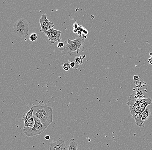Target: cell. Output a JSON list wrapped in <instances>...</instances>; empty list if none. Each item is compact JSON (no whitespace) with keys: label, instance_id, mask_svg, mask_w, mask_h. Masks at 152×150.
Returning a JSON list of instances; mask_svg holds the SVG:
<instances>
[{"label":"cell","instance_id":"cell-7","mask_svg":"<svg viewBox=\"0 0 152 150\" xmlns=\"http://www.w3.org/2000/svg\"><path fill=\"white\" fill-rule=\"evenodd\" d=\"M39 23L41 27L40 32L43 33L45 31H48L50 29H53L55 26L53 23L47 19L46 15H42L40 18Z\"/></svg>","mask_w":152,"mask_h":150},{"label":"cell","instance_id":"cell-5","mask_svg":"<svg viewBox=\"0 0 152 150\" xmlns=\"http://www.w3.org/2000/svg\"><path fill=\"white\" fill-rule=\"evenodd\" d=\"M28 22L24 19H20L16 22L14 25V31L19 37L22 39L27 37L28 34Z\"/></svg>","mask_w":152,"mask_h":150},{"label":"cell","instance_id":"cell-6","mask_svg":"<svg viewBox=\"0 0 152 150\" xmlns=\"http://www.w3.org/2000/svg\"><path fill=\"white\" fill-rule=\"evenodd\" d=\"M43 33L47 36L51 43H54L55 42H61V31L51 29L48 31H45Z\"/></svg>","mask_w":152,"mask_h":150},{"label":"cell","instance_id":"cell-4","mask_svg":"<svg viewBox=\"0 0 152 150\" xmlns=\"http://www.w3.org/2000/svg\"><path fill=\"white\" fill-rule=\"evenodd\" d=\"M33 118L35 121V124L33 128L25 126L23 127L24 133L26 135L29 137L40 135L47 129L38 119L35 116H33Z\"/></svg>","mask_w":152,"mask_h":150},{"label":"cell","instance_id":"cell-22","mask_svg":"<svg viewBox=\"0 0 152 150\" xmlns=\"http://www.w3.org/2000/svg\"><path fill=\"white\" fill-rule=\"evenodd\" d=\"M79 25L77 23H74V25H73V28H74L73 31H74V30H75L77 28H78L79 27Z\"/></svg>","mask_w":152,"mask_h":150},{"label":"cell","instance_id":"cell-14","mask_svg":"<svg viewBox=\"0 0 152 150\" xmlns=\"http://www.w3.org/2000/svg\"><path fill=\"white\" fill-rule=\"evenodd\" d=\"M24 122L25 127H30L33 128L35 124L34 119H23Z\"/></svg>","mask_w":152,"mask_h":150},{"label":"cell","instance_id":"cell-20","mask_svg":"<svg viewBox=\"0 0 152 150\" xmlns=\"http://www.w3.org/2000/svg\"><path fill=\"white\" fill-rule=\"evenodd\" d=\"M70 65H71V68H75V69H77L79 67V65L78 64H76L75 62L74 61H71V63L70 64Z\"/></svg>","mask_w":152,"mask_h":150},{"label":"cell","instance_id":"cell-19","mask_svg":"<svg viewBox=\"0 0 152 150\" xmlns=\"http://www.w3.org/2000/svg\"><path fill=\"white\" fill-rule=\"evenodd\" d=\"M133 81H134L136 85L137 86L138 84L140 82V80L139 77L138 76L136 75L134 76V78H133Z\"/></svg>","mask_w":152,"mask_h":150},{"label":"cell","instance_id":"cell-17","mask_svg":"<svg viewBox=\"0 0 152 150\" xmlns=\"http://www.w3.org/2000/svg\"><path fill=\"white\" fill-rule=\"evenodd\" d=\"M37 40V35L36 34H32L29 37V40L31 41H35Z\"/></svg>","mask_w":152,"mask_h":150},{"label":"cell","instance_id":"cell-9","mask_svg":"<svg viewBox=\"0 0 152 150\" xmlns=\"http://www.w3.org/2000/svg\"><path fill=\"white\" fill-rule=\"evenodd\" d=\"M152 104L151 98V97L144 98L139 101V105L142 112L144 111L147 108V106Z\"/></svg>","mask_w":152,"mask_h":150},{"label":"cell","instance_id":"cell-8","mask_svg":"<svg viewBox=\"0 0 152 150\" xmlns=\"http://www.w3.org/2000/svg\"><path fill=\"white\" fill-rule=\"evenodd\" d=\"M48 150H67V148L64 140L59 138L57 141L50 144Z\"/></svg>","mask_w":152,"mask_h":150},{"label":"cell","instance_id":"cell-23","mask_svg":"<svg viewBox=\"0 0 152 150\" xmlns=\"http://www.w3.org/2000/svg\"><path fill=\"white\" fill-rule=\"evenodd\" d=\"M50 137L49 135H46L45 136V140H48L50 139Z\"/></svg>","mask_w":152,"mask_h":150},{"label":"cell","instance_id":"cell-24","mask_svg":"<svg viewBox=\"0 0 152 150\" xmlns=\"http://www.w3.org/2000/svg\"><path fill=\"white\" fill-rule=\"evenodd\" d=\"M148 62L149 63L152 64V59L151 58L148 59Z\"/></svg>","mask_w":152,"mask_h":150},{"label":"cell","instance_id":"cell-1","mask_svg":"<svg viewBox=\"0 0 152 150\" xmlns=\"http://www.w3.org/2000/svg\"><path fill=\"white\" fill-rule=\"evenodd\" d=\"M31 107L33 110V116L38 119L47 128L53 121V110L52 107L39 104Z\"/></svg>","mask_w":152,"mask_h":150},{"label":"cell","instance_id":"cell-18","mask_svg":"<svg viewBox=\"0 0 152 150\" xmlns=\"http://www.w3.org/2000/svg\"><path fill=\"white\" fill-rule=\"evenodd\" d=\"M63 68L65 71H68L71 69V66L70 64L68 63H65L63 65Z\"/></svg>","mask_w":152,"mask_h":150},{"label":"cell","instance_id":"cell-21","mask_svg":"<svg viewBox=\"0 0 152 150\" xmlns=\"http://www.w3.org/2000/svg\"><path fill=\"white\" fill-rule=\"evenodd\" d=\"M64 46H65V45H64V44L62 42H59V43L58 44V45H57V47L59 49L63 48Z\"/></svg>","mask_w":152,"mask_h":150},{"label":"cell","instance_id":"cell-2","mask_svg":"<svg viewBox=\"0 0 152 150\" xmlns=\"http://www.w3.org/2000/svg\"><path fill=\"white\" fill-rule=\"evenodd\" d=\"M134 93L128 97L127 105L130 108L131 115L134 119L136 125L139 127H144V122L141 117L142 112L139 105V100L134 97Z\"/></svg>","mask_w":152,"mask_h":150},{"label":"cell","instance_id":"cell-15","mask_svg":"<svg viewBox=\"0 0 152 150\" xmlns=\"http://www.w3.org/2000/svg\"><path fill=\"white\" fill-rule=\"evenodd\" d=\"M134 97L139 100L142 99L144 98L143 92L141 90H138L137 92L135 94Z\"/></svg>","mask_w":152,"mask_h":150},{"label":"cell","instance_id":"cell-12","mask_svg":"<svg viewBox=\"0 0 152 150\" xmlns=\"http://www.w3.org/2000/svg\"><path fill=\"white\" fill-rule=\"evenodd\" d=\"M151 116V110L149 108H146L145 110L142 112L141 115V119H142V121L144 122V121L148 120L150 118Z\"/></svg>","mask_w":152,"mask_h":150},{"label":"cell","instance_id":"cell-16","mask_svg":"<svg viewBox=\"0 0 152 150\" xmlns=\"http://www.w3.org/2000/svg\"><path fill=\"white\" fill-rule=\"evenodd\" d=\"M83 58L82 56L80 57H77L75 59V62L76 64H78L80 65L81 64H82L83 63Z\"/></svg>","mask_w":152,"mask_h":150},{"label":"cell","instance_id":"cell-13","mask_svg":"<svg viewBox=\"0 0 152 150\" xmlns=\"http://www.w3.org/2000/svg\"><path fill=\"white\" fill-rule=\"evenodd\" d=\"M33 108L31 107L30 110L27 112V113H25L23 115V117L22 119H34L33 118Z\"/></svg>","mask_w":152,"mask_h":150},{"label":"cell","instance_id":"cell-3","mask_svg":"<svg viewBox=\"0 0 152 150\" xmlns=\"http://www.w3.org/2000/svg\"><path fill=\"white\" fill-rule=\"evenodd\" d=\"M67 43L63 48L60 49L63 53L65 55H69L75 52L78 54L83 46L84 39L83 37L76 38L73 40L67 39Z\"/></svg>","mask_w":152,"mask_h":150},{"label":"cell","instance_id":"cell-11","mask_svg":"<svg viewBox=\"0 0 152 150\" xmlns=\"http://www.w3.org/2000/svg\"><path fill=\"white\" fill-rule=\"evenodd\" d=\"M67 150H78L77 143L74 138H71L69 140V145Z\"/></svg>","mask_w":152,"mask_h":150},{"label":"cell","instance_id":"cell-10","mask_svg":"<svg viewBox=\"0 0 152 150\" xmlns=\"http://www.w3.org/2000/svg\"><path fill=\"white\" fill-rule=\"evenodd\" d=\"M73 32L75 34L79 36V37H81L82 35L86 36L89 33L88 30L86 29L85 27H83V26H80L79 27L77 28L75 30H74Z\"/></svg>","mask_w":152,"mask_h":150}]
</instances>
